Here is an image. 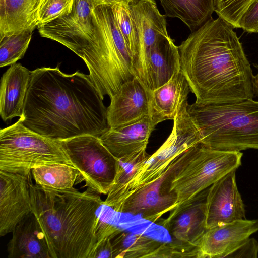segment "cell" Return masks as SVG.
Masks as SVG:
<instances>
[{"label":"cell","instance_id":"cell-31","mask_svg":"<svg viewBox=\"0 0 258 258\" xmlns=\"http://www.w3.org/2000/svg\"><path fill=\"white\" fill-rule=\"evenodd\" d=\"M239 28L248 33H258V0H255L242 15Z\"/></svg>","mask_w":258,"mask_h":258},{"label":"cell","instance_id":"cell-18","mask_svg":"<svg viewBox=\"0 0 258 258\" xmlns=\"http://www.w3.org/2000/svg\"><path fill=\"white\" fill-rule=\"evenodd\" d=\"M157 125L149 115L133 123L109 127L99 138L109 151L121 160L146 150L149 137Z\"/></svg>","mask_w":258,"mask_h":258},{"label":"cell","instance_id":"cell-10","mask_svg":"<svg viewBox=\"0 0 258 258\" xmlns=\"http://www.w3.org/2000/svg\"><path fill=\"white\" fill-rule=\"evenodd\" d=\"M91 0H74L71 11L38 27L40 35L57 41L81 57L93 38L95 26Z\"/></svg>","mask_w":258,"mask_h":258},{"label":"cell","instance_id":"cell-32","mask_svg":"<svg viewBox=\"0 0 258 258\" xmlns=\"http://www.w3.org/2000/svg\"><path fill=\"white\" fill-rule=\"evenodd\" d=\"M258 256V241L254 238H248L228 258H256Z\"/></svg>","mask_w":258,"mask_h":258},{"label":"cell","instance_id":"cell-16","mask_svg":"<svg viewBox=\"0 0 258 258\" xmlns=\"http://www.w3.org/2000/svg\"><path fill=\"white\" fill-rule=\"evenodd\" d=\"M208 188L184 205L170 212L159 224L173 240L195 246L206 230L205 202Z\"/></svg>","mask_w":258,"mask_h":258},{"label":"cell","instance_id":"cell-20","mask_svg":"<svg viewBox=\"0 0 258 258\" xmlns=\"http://www.w3.org/2000/svg\"><path fill=\"white\" fill-rule=\"evenodd\" d=\"M7 244L9 258H51L44 235L31 212L15 227Z\"/></svg>","mask_w":258,"mask_h":258},{"label":"cell","instance_id":"cell-2","mask_svg":"<svg viewBox=\"0 0 258 258\" xmlns=\"http://www.w3.org/2000/svg\"><path fill=\"white\" fill-rule=\"evenodd\" d=\"M181 72L196 102L228 103L253 99L252 71L233 26L218 17L178 46Z\"/></svg>","mask_w":258,"mask_h":258},{"label":"cell","instance_id":"cell-35","mask_svg":"<svg viewBox=\"0 0 258 258\" xmlns=\"http://www.w3.org/2000/svg\"><path fill=\"white\" fill-rule=\"evenodd\" d=\"M95 8L102 5L112 6L119 0H91Z\"/></svg>","mask_w":258,"mask_h":258},{"label":"cell","instance_id":"cell-5","mask_svg":"<svg viewBox=\"0 0 258 258\" xmlns=\"http://www.w3.org/2000/svg\"><path fill=\"white\" fill-rule=\"evenodd\" d=\"M95 33L81 57L89 76L104 99L111 98L125 82L136 77L131 54L115 21L111 6L93 12Z\"/></svg>","mask_w":258,"mask_h":258},{"label":"cell","instance_id":"cell-8","mask_svg":"<svg viewBox=\"0 0 258 258\" xmlns=\"http://www.w3.org/2000/svg\"><path fill=\"white\" fill-rule=\"evenodd\" d=\"M73 165L57 140L37 133L19 119L0 131V170L27 176L35 167Z\"/></svg>","mask_w":258,"mask_h":258},{"label":"cell","instance_id":"cell-13","mask_svg":"<svg viewBox=\"0 0 258 258\" xmlns=\"http://www.w3.org/2000/svg\"><path fill=\"white\" fill-rule=\"evenodd\" d=\"M258 231V220L245 219L206 229L197 246V258H228Z\"/></svg>","mask_w":258,"mask_h":258},{"label":"cell","instance_id":"cell-15","mask_svg":"<svg viewBox=\"0 0 258 258\" xmlns=\"http://www.w3.org/2000/svg\"><path fill=\"white\" fill-rule=\"evenodd\" d=\"M107 107L110 128L136 122L150 113L151 91L136 77L122 84Z\"/></svg>","mask_w":258,"mask_h":258},{"label":"cell","instance_id":"cell-7","mask_svg":"<svg viewBox=\"0 0 258 258\" xmlns=\"http://www.w3.org/2000/svg\"><path fill=\"white\" fill-rule=\"evenodd\" d=\"M187 103L173 119L170 135L153 154L138 162L123 184L107 195L103 204L114 210L136 190L162 178L168 167L190 148L201 144L199 131L187 110Z\"/></svg>","mask_w":258,"mask_h":258},{"label":"cell","instance_id":"cell-25","mask_svg":"<svg viewBox=\"0 0 258 258\" xmlns=\"http://www.w3.org/2000/svg\"><path fill=\"white\" fill-rule=\"evenodd\" d=\"M162 243L143 234L123 230L112 239L114 258H151Z\"/></svg>","mask_w":258,"mask_h":258},{"label":"cell","instance_id":"cell-12","mask_svg":"<svg viewBox=\"0 0 258 258\" xmlns=\"http://www.w3.org/2000/svg\"><path fill=\"white\" fill-rule=\"evenodd\" d=\"M233 170L211 185L205 202L206 228L245 219V205Z\"/></svg>","mask_w":258,"mask_h":258},{"label":"cell","instance_id":"cell-27","mask_svg":"<svg viewBox=\"0 0 258 258\" xmlns=\"http://www.w3.org/2000/svg\"><path fill=\"white\" fill-rule=\"evenodd\" d=\"M33 31L5 36L0 39V67L13 64L22 59L27 50Z\"/></svg>","mask_w":258,"mask_h":258},{"label":"cell","instance_id":"cell-17","mask_svg":"<svg viewBox=\"0 0 258 258\" xmlns=\"http://www.w3.org/2000/svg\"><path fill=\"white\" fill-rule=\"evenodd\" d=\"M163 177L131 194L114 210L118 213L140 215L144 219L155 222L164 214L176 208L177 198L161 190Z\"/></svg>","mask_w":258,"mask_h":258},{"label":"cell","instance_id":"cell-9","mask_svg":"<svg viewBox=\"0 0 258 258\" xmlns=\"http://www.w3.org/2000/svg\"><path fill=\"white\" fill-rule=\"evenodd\" d=\"M58 141L73 165L79 170L87 189L107 195L114 183L119 161L99 137L83 135Z\"/></svg>","mask_w":258,"mask_h":258},{"label":"cell","instance_id":"cell-34","mask_svg":"<svg viewBox=\"0 0 258 258\" xmlns=\"http://www.w3.org/2000/svg\"><path fill=\"white\" fill-rule=\"evenodd\" d=\"M253 66L258 71V64H254ZM252 84L254 96L258 97V72L255 75H253Z\"/></svg>","mask_w":258,"mask_h":258},{"label":"cell","instance_id":"cell-29","mask_svg":"<svg viewBox=\"0 0 258 258\" xmlns=\"http://www.w3.org/2000/svg\"><path fill=\"white\" fill-rule=\"evenodd\" d=\"M73 2L74 0H40L36 12L37 27L69 13Z\"/></svg>","mask_w":258,"mask_h":258},{"label":"cell","instance_id":"cell-24","mask_svg":"<svg viewBox=\"0 0 258 258\" xmlns=\"http://www.w3.org/2000/svg\"><path fill=\"white\" fill-rule=\"evenodd\" d=\"M166 17L177 18L192 31L212 20L214 0H159Z\"/></svg>","mask_w":258,"mask_h":258},{"label":"cell","instance_id":"cell-37","mask_svg":"<svg viewBox=\"0 0 258 258\" xmlns=\"http://www.w3.org/2000/svg\"><path fill=\"white\" fill-rule=\"evenodd\" d=\"M39 1H40V0H39Z\"/></svg>","mask_w":258,"mask_h":258},{"label":"cell","instance_id":"cell-6","mask_svg":"<svg viewBox=\"0 0 258 258\" xmlns=\"http://www.w3.org/2000/svg\"><path fill=\"white\" fill-rule=\"evenodd\" d=\"M243 153L211 149L199 144L177 158L168 167L161 186L177 198L176 208L241 165Z\"/></svg>","mask_w":258,"mask_h":258},{"label":"cell","instance_id":"cell-1","mask_svg":"<svg viewBox=\"0 0 258 258\" xmlns=\"http://www.w3.org/2000/svg\"><path fill=\"white\" fill-rule=\"evenodd\" d=\"M89 75L62 72L58 66L31 71L23 114L27 128L63 140L83 135L99 137L109 127L107 108Z\"/></svg>","mask_w":258,"mask_h":258},{"label":"cell","instance_id":"cell-4","mask_svg":"<svg viewBox=\"0 0 258 258\" xmlns=\"http://www.w3.org/2000/svg\"><path fill=\"white\" fill-rule=\"evenodd\" d=\"M187 110L199 131L202 145L230 151L258 149V101L195 102L188 104Z\"/></svg>","mask_w":258,"mask_h":258},{"label":"cell","instance_id":"cell-26","mask_svg":"<svg viewBox=\"0 0 258 258\" xmlns=\"http://www.w3.org/2000/svg\"><path fill=\"white\" fill-rule=\"evenodd\" d=\"M31 174L35 184L55 190L73 188L81 176L78 169L66 164H52L35 167L31 170Z\"/></svg>","mask_w":258,"mask_h":258},{"label":"cell","instance_id":"cell-30","mask_svg":"<svg viewBox=\"0 0 258 258\" xmlns=\"http://www.w3.org/2000/svg\"><path fill=\"white\" fill-rule=\"evenodd\" d=\"M255 0H214L215 12L233 28H239L240 20Z\"/></svg>","mask_w":258,"mask_h":258},{"label":"cell","instance_id":"cell-33","mask_svg":"<svg viewBox=\"0 0 258 258\" xmlns=\"http://www.w3.org/2000/svg\"><path fill=\"white\" fill-rule=\"evenodd\" d=\"M113 237L104 238L97 245L92 258H114L112 239Z\"/></svg>","mask_w":258,"mask_h":258},{"label":"cell","instance_id":"cell-14","mask_svg":"<svg viewBox=\"0 0 258 258\" xmlns=\"http://www.w3.org/2000/svg\"><path fill=\"white\" fill-rule=\"evenodd\" d=\"M32 212L28 176L0 170V236Z\"/></svg>","mask_w":258,"mask_h":258},{"label":"cell","instance_id":"cell-28","mask_svg":"<svg viewBox=\"0 0 258 258\" xmlns=\"http://www.w3.org/2000/svg\"><path fill=\"white\" fill-rule=\"evenodd\" d=\"M111 8L115 21L125 40L133 61L137 53L138 36L129 4L119 1L112 5Z\"/></svg>","mask_w":258,"mask_h":258},{"label":"cell","instance_id":"cell-21","mask_svg":"<svg viewBox=\"0 0 258 258\" xmlns=\"http://www.w3.org/2000/svg\"><path fill=\"white\" fill-rule=\"evenodd\" d=\"M31 77V71L14 63L3 75L0 87V115L3 121L21 117Z\"/></svg>","mask_w":258,"mask_h":258},{"label":"cell","instance_id":"cell-23","mask_svg":"<svg viewBox=\"0 0 258 258\" xmlns=\"http://www.w3.org/2000/svg\"><path fill=\"white\" fill-rule=\"evenodd\" d=\"M39 0H0V39L37 27Z\"/></svg>","mask_w":258,"mask_h":258},{"label":"cell","instance_id":"cell-11","mask_svg":"<svg viewBox=\"0 0 258 258\" xmlns=\"http://www.w3.org/2000/svg\"><path fill=\"white\" fill-rule=\"evenodd\" d=\"M129 6L138 36L133 68L136 77L150 91L149 57L157 37L159 34L168 35L166 16L159 12L155 0H138L130 3Z\"/></svg>","mask_w":258,"mask_h":258},{"label":"cell","instance_id":"cell-22","mask_svg":"<svg viewBox=\"0 0 258 258\" xmlns=\"http://www.w3.org/2000/svg\"><path fill=\"white\" fill-rule=\"evenodd\" d=\"M180 71L178 46L169 35L159 34L151 48L148 60L150 91L163 86Z\"/></svg>","mask_w":258,"mask_h":258},{"label":"cell","instance_id":"cell-3","mask_svg":"<svg viewBox=\"0 0 258 258\" xmlns=\"http://www.w3.org/2000/svg\"><path fill=\"white\" fill-rule=\"evenodd\" d=\"M29 177L32 212L44 235L51 258H92L98 243L99 194L73 187H42Z\"/></svg>","mask_w":258,"mask_h":258},{"label":"cell","instance_id":"cell-36","mask_svg":"<svg viewBox=\"0 0 258 258\" xmlns=\"http://www.w3.org/2000/svg\"><path fill=\"white\" fill-rule=\"evenodd\" d=\"M138 1V0H119V1L124 2V3H126L127 4H129L130 3H131L133 2H134V1Z\"/></svg>","mask_w":258,"mask_h":258},{"label":"cell","instance_id":"cell-19","mask_svg":"<svg viewBox=\"0 0 258 258\" xmlns=\"http://www.w3.org/2000/svg\"><path fill=\"white\" fill-rule=\"evenodd\" d=\"M190 91L188 83L181 71L166 84L151 91L150 116L157 124L173 120L188 103Z\"/></svg>","mask_w":258,"mask_h":258}]
</instances>
